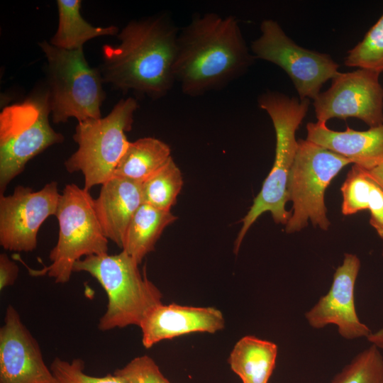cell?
Returning a JSON list of instances; mask_svg holds the SVG:
<instances>
[{
	"label": "cell",
	"instance_id": "6da1fadb",
	"mask_svg": "<svg viewBox=\"0 0 383 383\" xmlns=\"http://www.w3.org/2000/svg\"><path fill=\"white\" fill-rule=\"evenodd\" d=\"M254 60L235 17L206 13L179 30L173 74L182 91L195 97L225 87Z\"/></svg>",
	"mask_w": 383,
	"mask_h": 383
},
{
	"label": "cell",
	"instance_id": "7a4b0ae2",
	"mask_svg": "<svg viewBox=\"0 0 383 383\" xmlns=\"http://www.w3.org/2000/svg\"><path fill=\"white\" fill-rule=\"evenodd\" d=\"M179 31L167 14L128 22L116 35L118 45L102 47L99 70L104 82L152 99L167 95L175 84Z\"/></svg>",
	"mask_w": 383,
	"mask_h": 383
},
{
	"label": "cell",
	"instance_id": "3957f363",
	"mask_svg": "<svg viewBox=\"0 0 383 383\" xmlns=\"http://www.w3.org/2000/svg\"><path fill=\"white\" fill-rule=\"evenodd\" d=\"M258 106L270 116L276 134L275 157L273 166L265 179L253 204L241 220L243 226L235 242V252L257 218L270 211L276 223L287 225L292 211L285 209L287 187L297 148L296 131L305 118L310 104L309 99L290 98L284 94L267 91L258 98Z\"/></svg>",
	"mask_w": 383,
	"mask_h": 383
},
{
	"label": "cell",
	"instance_id": "277c9868",
	"mask_svg": "<svg viewBox=\"0 0 383 383\" xmlns=\"http://www.w3.org/2000/svg\"><path fill=\"white\" fill-rule=\"evenodd\" d=\"M126 252L92 255L78 260L74 272H85L96 279L108 296L107 308L98 328L107 331L140 323L147 313L162 304V295L148 279L144 268Z\"/></svg>",
	"mask_w": 383,
	"mask_h": 383
},
{
	"label": "cell",
	"instance_id": "5b68a950",
	"mask_svg": "<svg viewBox=\"0 0 383 383\" xmlns=\"http://www.w3.org/2000/svg\"><path fill=\"white\" fill-rule=\"evenodd\" d=\"M47 60V99L52 121L78 122L101 118L105 99L103 79L99 69L86 60L83 48L69 50L47 41L39 43Z\"/></svg>",
	"mask_w": 383,
	"mask_h": 383
},
{
	"label": "cell",
	"instance_id": "8992f818",
	"mask_svg": "<svg viewBox=\"0 0 383 383\" xmlns=\"http://www.w3.org/2000/svg\"><path fill=\"white\" fill-rule=\"evenodd\" d=\"M55 216L59 233L49 254L51 263L29 271L32 275L48 274L56 283L65 284L70 279L74 264L83 256L107 253L108 238L96 215L94 199L89 191L74 184L66 185L60 194Z\"/></svg>",
	"mask_w": 383,
	"mask_h": 383
},
{
	"label": "cell",
	"instance_id": "52a82bcc",
	"mask_svg": "<svg viewBox=\"0 0 383 383\" xmlns=\"http://www.w3.org/2000/svg\"><path fill=\"white\" fill-rule=\"evenodd\" d=\"M138 108L130 96L121 99L105 117L79 122L73 135L77 150L65 162L67 172H82L84 187L102 185L113 177L130 142L125 133L132 128Z\"/></svg>",
	"mask_w": 383,
	"mask_h": 383
},
{
	"label": "cell",
	"instance_id": "ba28073f",
	"mask_svg": "<svg viewBox=\"0 0 383 383\" xmlns=\"http://www.w3.org/2000/svg\"><path fill=\"white\" fill-rule=\"evenodd\" d=\"M350 163V160L318 144L298 140L287 187V201L293 204L287 233L301 231L309 221L322 230L328 229L331 223L326 216L325 192L339 172Z\"/></svg>",
	"mask_w": 383,
	"mask_h": 383
},
{
	"label": "cell",
	"instance_id": "9c48e42d",
	"mask_svg": "<svg viewBox=\"0 0 383 383\" xmlns=\"http://www.w3.org/2000/svg\"><path fill=\"white\" fill-rule=\"evenodd\" d=\"M46 91L5 107L0 113V192L27 162L48 147L64 140L49 123Z\"/></svg>",
	"mask_w": 383,
	"mask_h": 383
},
{
	"label": "cell",
	"instance_id": "30bf717a",
	"mask_svg": "<svg viewBox=\"0 0 383 383\" xmlns=\"http://www.w3.org/2000/svg\"><path fill=\"white\" fill-rule=\"evenodd\" d=\"M260 30V36L251 43L252 54L255 59L281 67L292 79L300 99H315L322 85L339 72V65L329 55L299 46L277 21L264 20Z\"/></svg>",
	"mask_w": 383,
	"mask_h": 383
},
{
	"label": "cell",
	"instance_id": "8fae6325",
	"mask_svg": "<svg viewBox=\"0 0 383 383\" xmlns=\"http://www.w3.org/2000/svg\"><path fill=\"white\" fill-rule=\"evenodd\" d=\"M380 72L358 69L338 72L331 87L313 99L316 117L326 123L331 118H356L370 128L383 124V87Z\"/></svg>",
	"mask_w": 383,
	"mask_h": 383
},
{
	"label": "cell",
	"instance_id": "7c38bea8",
	"mask_svg": "<svg viewBox=\"0 0 383 383\" xmlns=\"http://www.w3.org/2000/svg\"><path fill=\"white\" fill-rule=\"evenodd\" d=\"M60 196L56 182L37 192L19 185L13 194H1L0 245L10 251L34 250L39 228L50 216H55Z\"/></svg>",
	"mask_w": 383,
	"mask_h": 383
},
{
	"label": "cell",
	"instance_id": "4fadbf2b",
	"mask_svg": "<svg viewBox=\"0 0 383 383\" xmlns=\"http://www.w3.org/2000/svg\"><path fill=\"white\" fill-rule=\"evenodd\" d=\"M360 268L358 257L345 253L342 265L335 271L329 291L305 313L311 327L321 329L335 325L338 334L346 340L370 335L372 331L359 319L355 304L354 290Z\"/></svg>",
	"mask_w": 383,
	"mask_h": 383
},
{
	"label": "cell",
	"instance_id": "5bb4252c",
	"mask_svg": "<svg viewBox=\"0 0 383 383\" xmlns=\"http://www.w3.org/2000/svg\"><path fill=\"white\" fill-rule=\"evenodd\" d=\"M36 339L8 305L0 328V383H52Z\"/></svg>",
	"mask_w": 383,
	"mask_h": 383
},
{
	"label": "cell",
	"instance_id": "9a60e30c",
	"mask_svg": "<svg viewBox=\"0 0 383 383\" xmlns=\"http://www.w3.org/2000/svg\"><path fill=\"white\" fill-rule=\"evenodd\" d=\"M223 313L213 307L159 304L151 309L139 325L145 348L167 339L194 332L214 333L224 328Z\"/></svg>",
	"mask_w": 383,
	"mask_h": 383
},
{
	"label": "cell",
	"instance_id": "2e32d148",
	"mask_svg": "<svg viewBox=\"0 0 383 383\" xmlns=\"http://www.w3.org/2000/svg\"><path fill=\"white\" fill-rule=\"evenodd\" d=\"M306 140L350 160L352 163L370 170L383 163V124L367 131L331 130L317 121L306 126Z\"/></svg>",
	"mask_w": 383,
	"mask_h": 383
},
{
	"label": "cell",
	"instance_id": "e0dca14e",
	"mask_svg": "<svg viewBox=\"0 0 383 383\" xmlns=\"http://www.w3.org/2000/svg\"><path fill=\"white\" fill-rule=\"evenodd\" d=\"M143 204L142 183L112 177L101 185L94 206L105 236L122 248L128 225Z\"/></svg>",
	"mask_w": 383,
	"mask_h": 383
},
{
	"label": "cell",
	"instance_id": "ac0fdd59",
	"mask_svg": "<svg viewBox=\"0 0 383 383\" xmlns=\"http://www.w3.org/2000/svg\"><path fill=\"white\" fill-rule=\"evenodd\" d=\"M277 345L253 335H245L234 345L228 363L243 383H268L274 370Z\"/></svg>",
	"mask_w": 383,
	"mask_h": 383
},
{
	"label": "cell",
	"instance_id": "d6986e66",
	"mask_svg": "<svg viewBox=\"0 0 383 383\" xmlns=\"http://www.w3.org/2000/svg\"><path fill=\"white\" fill-rule=\"evenodd\" d=\"M343 194L342 213L353 215L369 210L370 223L383 239V191L365 170L353 165L340 188Z\"/></svg>",
	"mask_w": 383,
	"mask_h": 383
},
{
	"label": "cell",
	"instance_id": "ffe728a7",
	"mask_svg": "<svg viewBox=\"0 0 383 383\" xmlns=\"http://www.w3.org/2000/svg\"><path fill=\"white\" fill-rule=\"evenodd\" d=\"M177 219L170 211L143 204L134 213L127 228L122 250L139 265L155 248L164 229Z\"/></svg>",
	"mask_w": 383,
	"mask_h": 383
},
{
	"label": "cell",
	"instance_id": "44dd1931",
	"mask_svg": "<svg viewBox=\"0 0 383 383\" xmlns=\"http://www.w3.org/2000/svg\"><path fill=\"white\" fill-rule=\"evenodd\" d=\"M171 157L170 148L163 141L151 137L139 138L130 142L113 177L127 178L143 184Z\"/></svg>",
	"mask_w": 383,
	"mask_h": 383
},
{
	"label": "cell",
	"instance_id": "7402d4cb",
	"mask_svg": "<svg viewBox=\"0 0 383 383\" xmlns=\"http://www.w3.org/2000/svg\"><path fill=\"white\" fill-rule=\"evenodd\" d=\"M79 0H57L58 26L50 43L57 48L73 50L83 48L88 40L104 35H117L118 28L113 25L95 27L80 13Z\"/></svg>",
	"mask_w": 383,
	"mask_h": 383
},
{
	"label": "cell",
	"instance_id": "603a6c76",
	"mask_svg": "<svg viewBox=\"0 0 383 383\" xmlns=\"http://www.w3.org/2000/svg\"><path fill=\"white\" fill-rule=\"evenodd\" d=\"M183 185L181 171L172 157L142 184L143 204L170 211Z\"/></svg>",
	"mask_w": 383,
	"mask_h": 383
},
{
	"label": "cell",
	"instance_id": "cb8c5ba5",
	"mask_svg": "<svg viewBox=\"0 0 383 383\" xmlns=\"http://www.w3.org/2000/svg\"><path fill=\"white\" fill-rule=\"evenodd\" d=\"M330 383H383V355L374 345L362 350Z\"/></svg>",
	"mask_w": 383,
	"mask_h": 383
},
{
	"label": "cell",
	"instance_id": "d4e9b609",
	"mask_svg": "<svg viewBox=\"0 0 383 383\" xmlns=\"http://www.w3.org/2000/svg\"><path fill=\"white\" fill-rule=\"evenodd\" d=\"M345 65L383 72V13L362 41L350 50Z\"/></svg>",
	"mask_w": 383,
	"mask_h": 383
},
{
	"label": "cell",
	"instance_id": "484cf974",
	"mask_svg": "<svg viewBox=\"0 0 383 383\" xmlns=\"http://www.w3.org/2000/svg\"><path fill=\"white\" fill-rule=\"evenodd\" d=\"M52 383H125L118 375L113 373L104 377H94L84 372V362L80 358L72 361L55 357L50 367Z\"/></svg>",
	"mask_w": 383,
	"mask_h": 383
},
{
	"label": "cell",
	"instance_id": "4316f807",
	"mask_svg": "<svg viewBox=\"0 0 383 383\" xmlns=\"http://www.w3.org/2000/svg\"><path fill=\"white\" fill-rule=\"evenodd\" d=\"M114 374L125 383H170L155 362L148 355L136 357Z\"/></svg>",
	"mask_w": 383,
	"mask_h": 383
},
{
	"label": "cell",
	"instance_id": "83f0119b",
	"mask_svg": "<svg viewBox=\"0 0 383 383\" xmlns=\"http://www.w3.org/2000/svg\"><path fill=\"white\" fill-rule=\"evenodd\" d=\"M18 265L6 253L0 254V290L13 285L18 276Z\"/></svg>",
	"mask_w": 383,
	"mask_h": 383
},
{
	"label": "cell",
	"instance_id": "f1b7e54d",
	"mask_svg": "<svg viewBox=\"0 0 383 383\" xmlns=\"http://www.w3.org/2000/svg\"><path fill=\"white\" fill-rule=\"evenodd\" d=\"M364 170L367 175L377 183L383 191V163L372 169Z\"/></svg>",
	"mask_w": 383,
	"mask_h": 383
},
{
	"label": "cell",
	"instance_id": "f546056e",
	"mask_svg": "<svg viewBox=\"0 0 383 383\" xmlns=\"http://www.w3.org/2000/svg\"><path fill=\"white\" fill-rule=\"evenodd\" d=\"M371 345H374L380 350H383V328L375 332H372L366 338Z\"/></svg>",
	"mask_w": 383,
	"mask_h": 383
}]
</instances>
